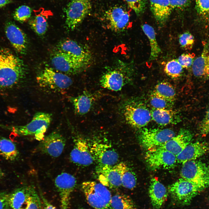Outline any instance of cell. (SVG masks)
<instances>
[{"label":"cell","mask_w":209,"mask_h":209,"mask_svg":"<svg viewBox=\"0 0 209 209\" xmlns=\"http://www.w3.org/2000/svg\"><path fill=\"white\" fill-rule=\"evenodd\" d=\"M25 73L22 61L9 49L0 48V88L14 86L23 78Z\"/></svg>","instance_id":"obj_1"},{"label":"cell","mask_w":209,"mask_h":209,"mask_svg":"<svg viewBox=\"0 0 209 209\" xmlns=\"http://www.w3.org/2000/svg\"><path fill=\"white\" fill-rule=\"evenodd\" d=\"M52 120L51 114L42 112L35 113L31 121L23 125L6 126L0 124V127L19 136H34L39 140L43 139L44 134Z\"/></svg>","instance_id":"obj_2"},{"label":"cell","mask_w":209,"mask_h":209,"mask_svg":"<svg viewBox=\"0 0 209 209\" xmlns=\"http://www.w3.org/2000/svg\"><path fill=\"white\" fill-rule=\"evenodd\" d=\"M121 115L131 127L140 128L147 125L152 119L151 112L144 105L134 100H128L120 106Z\"/></svg>","instance_id":"obj_3"},{"label":"cell","mask_w":209,"mask_h":209,"mask_svg":"<svg viewBox=\"0 0 209 209\" xmlns=\"http://www.w3.org/2000/svg\"><path fill=\"white\" fill-rule=\"evenodd\" d=\"M82 189L89 205L95 209H113L111 205L112 195L107 187L100 183L86 181Z\"/></svg>","instance_id":"obj_4"},{"label":"cell","mask_w":209,"mask_h":209,"mask_svg":"<svg viewBox=\"0 0 209 209\" xmlns=\"http://www.w3.org/2000/svg\"><path fill=\"white\" fill-rule=\"evenodd\" d=\"M203 188L182 178L169 185L168 188L172 201L178 206L189 205Z\"/></svg>","instance_id":"obj_5"},{"label":"cell","mask_w":209,"mask_h":209,"mask_svg":"<svg viewBox=\"0 0 209 209\" xmlns=\"http://www.w3.org/2000/svg\"><path fill=\"white\" fill-rule=\"evenodd\" d=\"M36 80L40 87L55 93L63 92L73 84L71 79L67 75L47 67L38 74Z\"/></svg>","instance_id":"obj_6"},{"label":"cell","mask_w":209,"mask_h":209,"mask_svg":"<svg viewBox=\"0 0 209 209\" xmlns=\"http://www.w3.org/2000/svg\"><path fill=\"white\" fill-rule=\"evenodd\" d=\"M181 178L205 189L209 186V167L205 163L195 160L182 164Z\"/></svg>","instance_id":"obj_7"},{"label":"cell","mask_w":209,"mask_h":209,"mask_svg":"<svg viewBox=\"0 0 209 209\" xmlns=\"http://www.w3.org/2000/svg\"><path fill=\"white\" fill-rule=\"evenodd\" d=\"M131 72L125 65L107 70L100 79L103 87L113 91L120 90L131 80Z\"/></svg>","instance_id":"obj_8"},{"label":"cell","mask_w":209,"mask_h":209,"mask_svg":"<svg viewBox=\"0 0 209 209\" xmlns=\"http://www.w3.org/2000/svg\"><path fill=\"white\" fill-rule=\"evenodd\" d=\"M175 135L174 131L170 129L144 128L138 138L142 146L149 151L160 147Z\"/></svg>","instance_id":"obj_9"},{"label":"cell","mask_w":209,"mask_h":209,"mask_svg":"<svg viewBox=\"0 0 209 209\" xmlns=\"http://www.w3.org/2000/svg\"><path fill=\"white\" fill-rule=\"evenodd\" d=\"M92 0H72L65 9L66 25L73 30L83 21L91 11Z\"/></svg>","instance_id":"obj_10"},{"label":"cell","mask_w":209,"mask_h":209,"mask_svg":"<svg viewBox=\"0 0 209 209\" xmlns=\"http://www.w3.org/2000/svg\"><path fill=\"white\" fill-rule=\"evenodd\" d=\"M145 159L149 169L153 170L172 168L177 162L176 156L175 155L160 148L148 151Z\"/></svg>","instance_id":"obj_11"},{"label":"cell","mask_w":209,"mask_h":209,"mask_svg":"<svg viewBox=\"0 0 209 209\" xmlns=\"http://www.w3.org/2000/svg\"><path fill=\"white\" fill-rule=\"evenodd\" d=\"M126 165L120 163L113 166L98 165L96 172L100 183L111 189L118 188L122 185L121 175Z\"/></svg>","instance_id":"obj_12"},{"label":"cell","mask_w":209,"mask_h":209,"mask_svg":"<svg viewBox=\"0 0 209 209\" xmlns=\"http://www.w3.org/2000/svg\"><path fill=\"white\" fill-rule=\"evenodd\" d=\"M52 64L57 70L67 74H75L87 66L68 55L57 50L52 54Z\"/></svg>","instance_id":"obj_13"},{"label":"cell","mask_w":209,"mask_h":209,"mask_svg":"<svg viewBox=\"0 0 209 209\" xmlns=\"http://www.w3.org/2000/svg\"><path fill=\"white\" fill-rule=\"evenodd\" d=\"M103 17L107 27L116 32L125 30L130 19L128 12L123 7L118 6H114L107 10Z\"/></svg>","instance_id":"obj_14"},{"label":"cell","mask_w":209,"mask_h":209,"mask_svg":"<svg viewBox=\"0 0 209 209\" xmlns=\"http://www.w3.org/2000/svg\"><path fill=\"white\" fill-rule=\"evenodd\" d=\"M57 50L87 66L92 60L91 54L89 49L73 40L66 39L61 41L57 45Z\"/></svg>","instance_id":"obj_15"},{"label":"cell","mask_w":209,"mask_h":209,"mask_svg":"<svg viewBox=\"0 0 209 209\" xmlns=\"http://www.w3.org/2000/svg\"><path fill=\"white\" fill-rule=\"evenodd\" d=\"M77 184L75 177L67 173L59 175L55 180V184L60 198L62 209H69L70 196Z\"/></svg>","instance_id":"obj_16"},{"label":"cell","mask_w":209,"mask_h":209,"mask_svg":"<svg viewBox=\"0 0 209 209\" xmlns=\"http://www.w3.org/2000/svg\"><path fill=\"white\" fill-rule=\"evenodd\" d=\"M74 147L70 154L71 161L75 164L82 166L92 164L94 159L86 140L83 137L78 136L74 139Z\"/></svg>","instance_id":"obj_17"},{"label":"cell","mask_w":209,"mask_h":209,"mask_svg":"<svg viewBox=\"0 0 209 209\" xmlns=\"http://www.w3.org/2000/svg\"><path fill=\"white\" fill-rule=\"evenodd\" d=\"M66 143L65 138L60 132L54 131L44 137L38 148L43 153L57 157L62 153Z\"/></svg>","instance_id":"obj_18"},{"label":"cell","mask_w":209,"mask_h":209,"mask_svg":"<svg viewBox=\"0 0 209 209\" xmlns=\"http://www.w3.org/2000/svg\"><path fill=\"white\" fill-rule=\"evenodd\" d=\"M90 149L94 161L97 162L98 165L113 166L117 164L118 154L108 145L95 142Z\"/></svg>","instance_id":"obj_19"},{"label":"cell","mask_w":209,"mask_h":209,"mask_svg":"<svg viewBox=\"0 0 209 209\" xmlns=\"http://www.w3.org/2000/svg\"><path fill=\"white\" fill-rule=\"evenodd\" d=\"M5 31L7 38L15 50L20 54H25L28 48V41L23 31L11 22L6 24Z\"/></svg>","instance_id":"obj_20"},{"label":"cell","mask_w":209,"mask_h":209,"mask_svg":"<svg viewBox=\"0 0 209 209\" xmlns=\"http://www.w3.org/2000/svg\"><path fill=\"white\" fill-rule=\"evenodd\" d=\"M192 138L193 134L189 130L182 129L177 135L158 148L165 149L176 156L190 143Z\"/></svg>","instance_id":"obj_21"},{"label":"cell","mask_w":209,"mask_h":209,"mask_svg":"<svg viewBox=\"0 0 209 209\" xmlns=\"http://www.w3.org/2000/svg\"><path fill=\"white\" fill-rule=\"evenodd\" d=\"M97 93L85 91L77 96L69 98V100L73 106L75 113L81 116L88 113L99 97L98 96L100 95Z\"/></svg>","instance_id":"obj_22"},{"label":"cell","mask_w":209,"mask_h":209,"mask_svg":"<svg viewBox=\"0 0 209 209\" xmlns=\"http://www.w3.org/2000/svg\"><path fill=\"white\" fill-rule=\"evenodd\" d=\"M209 151V145L204 142L190 143L176 156L177 162L182 163L197 158Z\"/></svg>","instance_id":"obj_23"},{"label":"cell","mask_w":209,"mask_h":209,"mask_svg":"<svg viewBox=\"0 0 209 209\" xmlns=\"http://www.w3.org/2000/svg\"><path fill=\"white\" fill-rule=\"evenodd\" d=\"M149 194L153 208L159 209L166 200L168 191L165 187L155 178L151 180Z\"/></svg>","instance_id":"obj_24"},{"label":"cell","mask_w":209,"mask_h":209,"mask_svg":"<svg viewBox=\"0 0 209 209\" xmlns=\"http://www.w3.org/2000/svg\"><path fill=\"white\" fill-rule=\"evenodd\" d=\"M151 12L160 26L164 25L171 14L172 8L168 0H149Z\"/></svg>","instance_id":"obj_25"},{"label":"cell","mask_w":209,"mask_h":209,"mask_svg":"<svg viewBox=\"0 0 209 209\" xmlns=\"http://www.w3.org/2000/svg\"><path fill=\"white\" fill-rule=\"evenodd\" d=\"M192 70L196 77L209 78V46L207 44L205 45L201 55L194 61Z\"/></svg>","instance_id":"obj_26"},{"label":"cell","mask_w":209,"mask_h":209,"mask_svg":"<svg viewBox=\"0 0 209 209\" xmlns=\"http://www.w3.org/2000/svg\"><path fill=\"white\" fill-rule=\"evenodd\" d=\"M150 112L152 119L161 125L176 124L181 121L179 113L171 109L153 108Z\"/></svg>","instance_id":"obj_27"},{"label":"cell","mask_w":209,"mask_h":209,"mask_svg":"<svg viewBox=\"0 0 209 209\" xmlns=\"http://www.w3.org/2000/svg\"><path fill=\"white\" fill-rule=\"evenodd\" d=\"M34 187L28 185L16 189L9 194V203L12 209H24Z\"/></svg>","instance_id":"obj_28"},{"label":"cell","mask_w":209,"mask_h":209,"mask_svg":"<svg viewBox=\"0 0 209 209\" xmlns=\"http://www.w3.org/2000/svg\"><path fill=\"white\" fill-rule=\"evenodd\" d=\"M19 152L12 140L0 135V155L5 159L13 162L17 159Z\"/></svg>","instance_id":"obj_29"},{"label":"cell","mask_w":209,"mask_h":209,"mask_svg":"<svg viewBox=\"0 0 209 209\" xmlns=\"http://www.w3.org/2000/svg\"><path fill=\"white\" fill-rule=\"evenodd\" d=\"M141 28L149 42L151 52L149 60H154L161 52V49L156 39L154 30L152 26L147 24L142 25Z\"/></svg>","instance_id":"obj_30"},{"label":"cell","mask_w":209,"mask_h":209,"mask_svg":"<svg viewBox=\"0 0 209 209\" xmlns=\"http://www.w3.org/2000/svg\"><path fill=\"white\" fill-rule=\"evenodd\" d=\"M111 205L113 209H137L131 197L123 194H117L112 196Z\"/></svg>","instance_id":"obj_31"},{"label":"cell","mask_w":209,"mask_h":209,"mask_svg":"<svg viewBox=\"0 0 209 209\" xmlns=\"http://www.w3.org/2000/svg\"><path fill=\"white\" fill-rule=\"evenodd\" d=\"M153 92L168 101L174 102L175 100V91L172 85L168 82L163 81L157 84Z\"/></svg>","instance_id":"obj_32"},{"label":"cell","mask_w":209,"mask_h":209,"mask_svg":"<svg viewBox=\"0 0 209 209\" xmlns=\"http://www.w3.org/2000/svg\"><path fill=\"white\" fill-rule=\"evenodd\" d=\"M31 27L38 35L42 36L46 33L48 23L44 16L39 14L34 17L30 21Z\"/></svg>","instance_id":"obj_33"},{"label":"cell","mask_w":209,"mask_h":209,"mask_svg":"<svg viewBox=\"0 0 209 209\" xmlns=\"http://www.w3.org/2000/svg\"><path fill=\"white\" fill-rule=\"evenodd\" d=\"M136 181L135 173L126 164L122 174V185L126 188L132 189L136 186Z\"/></svg>","instance_id":"obj_34"},{"label":"cell","mask_w":209,"mask_h":209,"mask_svg":"<svg viewBox=\"0 0 209 209\" xmlns=\"http://www.w3.org/2000/svg\"><path fill=\"white\" fill-rule=\"evenodd\" d=\"M183 69L177 59H172L167 62L164 70L168 76L172 78H176L181 76Z\"/></svg>","instance_id":"obj_35"},{"label":"cell","mask_w":209,"mask_h":209,"mask_svg":"<svg viewBox=\"0 0 209 209\" xmlns=\"http://www.w3.org/2000/svg\"><path fill=\"white\" fill-rule=\"evenodd\" d=\"M150 102L153 108L159 109H170L174 103L161 98L153 92L151 95Z\"/></svg>","instance_id":"obj_36"},{"label":"cell","mask_w":209,"mask_h":209,"mask_svg":"<svg viewBox=\"0 0 209 209\" xmlns=\"http://www.w3.org/2000/svg\"><path fill=\"white\" fill-rule=\"evenodd\" d=\"M31 13V9L29 6L22 5L15 10L13 14V17L17 21L23 22L30 17Z\"/></svg>","instance_id":"obj_37"},{"label":"cell","mask_w":209,"mask_h":209,"mask_svg":"<svg viewBox=\"0 0 209 209\" xmlns=\"http://www.w3.org/2000/svg\"><path fill=\"white\" fill-rule=\"evenodd\" d=\"M196 8L200 17L209 21V0H196Z\"/></svg>","instance_id":"obj_38"},{"label":"cell","mask_w":209,"mask_h":209,"mask_svg":"<svg viewBox=\"0 0 209 209\" xmlns=\"http://www.w3.org/2000/svg\"><path fill=\"white\" fill-rule=\"evenodd\" d=\"M179 42L181 47L185 50H191L194 44V38L190 32H186L179 36Z\"/></svg>","instance_id":"obj_39"},{"label":"cell","mask_w":209,"mask_h":209,"mask_svg":"<svg viewBox=\"0 0 209 209\" xmlns=\"http://www.w3.org/2000/svg\"><path fill=\"white\" fill-rule=\"evenodd\" d=\"M41 200L34 187L28 199L26 205L24 209H41Z\"/></svg>","instance_id":"obj_40"},{"label":"cell","mask_w":209,"mask_h":209,"mask_svg":"<svg viewBox=\"0 0 209 209\" xmlns=\"http://www.w3.org/2000/svg\"><path fill=\"white\" fill-rule=\"evenodd\" d=\"M129 7L137 15H139L144 11L146 6L144 0H124Z\"/></svg>","instance_id":"obj_41"},{"label":"cell","mask_w":209,"mask_h":209,"mask_svg":"<svg viewBox=\"0 0 209 209\" xmlns=\"http://www.w3.org/2000/svg\"><path fill=\"white\" fill-rule=\"evenodd\" d=\"M195 55L194 53H183L177 59L183 68H187L192 65Z\"/></svg>","instance_id":"obj_42"},{"label":"cell","mask_w":209,"mask_h":209,"mask_svg":"<svg viewBox=\"0 0 209 209\" xmlns=\"http://www.w3.org/2000/svg\"><path fill=\"white\" fill-rule=\"evenodd\" d=\"M199 130L202 135H209V108L199 126Z\"/></svg>","instance_id":"obj_43"},{"label":"cell","mask_w":209,"mask_h":209,"mask_svg":"<svg viewBox=\"0 0 209 209\" xmlns=\"http://www.w3.org/2000/svg\"><path fill=\"white\" fill-rule=\"evenodd\" d=\"M172 9L184 8L189 5L190 0H168Z\"/></svg>","instance_id":"obj_44"},{"label":"cell","mask_w":209,"mask_h":209,"mask_svg":"<svg viewBox=\"0 0 209 209\" xmlns=\"http://www.w3.org/2000/svg\"><path fill=\"white\" fill-rule=\"evenodd\" d=\"M9 199V194L0 192V209H10Z\"/></svg>","instance_id":"obj_45"},{"label":"cell","mask_w":209,"mask_h":209,"mask_svg":"<svg viewBox=\"0 0 209 209\" xmlns=\"http://www.w3.org/2000/svg\"><path fill=\"white\" fill-rule=\"evenodd\" d=\"M41 198L43 202V209H57L55 207L51 204L44 196L41 195Z\"/></svg>","instance_id":"obj_46"},{"label":"cell","mask_w":209,"mask_h":209,"mask_svg":"<svg viewBox=\"0 0 209 209\" xmlns=\"http://www.w3.org/2000/svg\"><path fill=\"white\" fill-rule=\"evenodd\" d=\"M11 2L10 0H0V8L5 6Z\"/></svg>","instance_id":"obj_47"},{"label":"cell","mask_w":209,"mask_h":209,"mask_svg":"<svg viewBox=\"0 0 209 209\" xmlns=\"http://www.w3.org/2000/svg\"><path fill=\"white\" fill-rule=\"evenodd\" d=\"M5 176V174L0 167V180L3 179Z\"/></svg>","instance_id":"obj_48"},{"label":"cell","mask_w":209,"mask_h":209,"mask_svg":"<svg viewBox=\"0 0 209 209\" xmlns=\"http://www.w3.org/2000/svg\"><path fill=\"white\" fill-rule=\"evenodd\" d=\"M81 209H86L82 208H81Z\"/></svg>","instance_id":"obj_49"}]
</instances>
